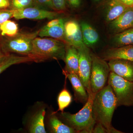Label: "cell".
I'll return each mask as SVG.
<instances>
[{"instance_id": "cell-25", "label": "cell", "mask_w": 133, "mask_h": 133, "mask_svg": "<svg viewBox=\"0 0 133 133\" xmlns=\"http://www.w3.org/2000/svg\"><path fill=\"white\" fill-rule=\"evenodd\" d=\"M33 6L47 10L56 11L52 0H33Z\"/></svg>"}, {"instance_id": "cell-5", "label": "cell", "mask_w": 133, "mask_h": 133, "mask_svg": "<svg viewBox=\"0 0 133 133\" xmlns=\"http://www.w3.org/2000/svg\"><path fill=\"white\" fill-rule=\"evenodd\" d=\"M108 83L115 95L117 107L133 105V82L110 71Z\"/></svg>"}, {"instance_id": "cell-7", "label": "cell", "mask_w": 133, "mask_h": 133, "mask_svg": "<svg viewBox=\"0 0 133 133\" xmlns=\"http://www.w3.org/2000/svg\"><path fill=\"white\" fill-rule=\"evenodd\" d=\"M77 49L79 55L78 75L88 94L92 92L90 85L92 68L91 52L86 45Z\"/></svg>"}, {"instance_id": "cell-35", "label": "cell", "mask_w": 133, "mask_h": 133, "mask_svg": "<svg viewBox=\"0 0 133 133\" xmlns=\"http://www.w3.org/2000/svg\"><path fill=\"white\" fill-rule=\"evenodd\" d=\"M92 1L94 3L98 4V5H99L100 4L102 3L105 0H92Z\"/></svg>"}, {"instance_id": "cell-21", "label": "cell", "mask_w": 133, "mask_h": 133, "mask_svg": "<svg viewBox=\"0 0 133 133\" xmlns=\"http://www.w3.org/2000/svg\"><path fill=\"white\" fill-rule=\"evenodd\" d=\"M51 128L53 133H75L76 131L68 125H65L59 120L55 114H52L49 119Z\"/></svg>"}, {"instance_id": "cell-12", "label": "cell", "mask_w": 133, "mask_h": 133, "mask_svg": "<svg viewBox=\"0 0 133 133\" xmlns=\"http://www.w3.org/2000/svg\"><path fill=\"white\" fill-rule=\"evenodd\" d=\"M133 27V6L127 9L115 20L109 23V30L114 34Z\"/></svg>"}, {"instance_id": "cell-15", "label": "cell", "mask_w": 133, "mask_h": 133, "mask_svg": "<svg viewBox=\"0 0 133 133\" xmlns=\"http://www.w3.org/2000/svg\"><path fill=\"white\" fill-rule=\"evenodd\" d=\"M64 61L65 64L64 73L73 72L78 74L79 55L77 48L66 44Z\"/></svg>"}, {"instance_id": "cell-10", "label": "cell", "mask_w": 133, "mask_h": 133, "mask_svg": "<svg viewBox=\"0 0 133 133\" xmlns=\"http://www.w3.org/2000/svg\"><path fill=\"white\" fill-rule=\"evenodd\" d=\"M110 71L127 80L133 82V61L123 59H114L108 63Z\"/></svg>"}, {"instance_id": "cell-34", "label": "cell", "mask_w": 133, "mask_h": 133, "mask_svg": "<svg viewBox=\"0 0 133 133\" xmlns=\"http://www.w3.org/2000/svg\"><path fill=\"white\" fill-rule=\"evenodd\" d=\"M7 53H5L3 51L2 49L1 48V44H0V61L3 59L5 56H6L8 55Z\"/></svg>"}, {"instance_id": "cell-11", "label": "cell", "mask_w": 133, "mask_h": 133, "mask_svg": "<svg viewBox=\"0 0 133 133\" xmlns=\"http://www.w3.org/2000/svg\"><path fill=\"white\" fill-rule=\"evenodd\" d=\"M99 5L103 9L105 20L109 23L119 16L129 7L121 0H105Z\"/></svg>"}, {"instance_id": "cell-24", "label": "cell", "mask_w": 133, "mask_h": 133, "mask_svg": "<svg viewBox=\"0 0 133 133\" xmlns=\"http://www.w3.org/2000/svg\"><path fill=\"white\" fill-rule=\"evenodd\" d=\"M9 9L14 10L24 9L33 6V0H10Z\"/></svg>"}, {"instance_id": "cell-20", "label": "cell", "mask_w": 133, "mask_h": 133, "mask_svg": "<svg viewBox=\"0 0 133 133\" xmlns=\"http://www.w3.org/2000/svg\"><path fill=\"white\" fill-rule=\"evenodd\" d=\"M45 114V109L37 112L32 119L29 128V132L31 133H45L44 119Z\"/></svg>"}, {"instance_id": "cell-31", "label": "cell", "mask_w": 133, "mask_h": 133, "mask_svg": "<svg viewBox=\"0 0 133 133\" xmlns=\"http://www.w3.org/2000/svg\"><path fill=\"white\" fill-rule=\"evenodd\" d=\"M10 6V0H0V9H7Z\"/></svg>"}, {"instance_id": "cell-36", "label": "cell", "mask_w": 133, "mask_h": 133, "mask_svg": "<svg viewBox=\"0 0 133 133\" xmlns=\"http://www.w3.org/2000/svg\"><path fill=\"white\" fill-rule=\"evenodd\" d=\"M2 36L1 35V32L0 30V42H1V40L2 38Z\"/></svg>"}, {"instance_id": "cell-16", "label": "cell", "mask_w": 133, "mask_h": 133, "mask_svg": "<svg viewBox=\"0 0 133 133\" xmlns=\"http://www.w3.org/2000/svg\"><path fill=\"white\" fill-rule=\"evenodd\" d=\"M83 42L88 48L96 45L99 40L98 33L90 24L83 21L80 24Z\"/></svg>"}, {"instance_id": "cell-13", "label": "cell", "mask_w": 133, "mask_h": 133, "mask_svg": "<svg viewBox=\"0 0 133 133\" xmlns=\"http://www.w3.org/2000/svg\"><path fill=\"white\" fill-rule=\"evenodd\" d=\"M64 74L71 83L75 100L85 104L88 100V94L78 75L73 72L64 73Z\"/></svg>"}, {"instance_id": "cell-19", "label": "cell", "mask_w": 133, "mask_h": 133, "mask_svg": "<svg viewBox=\"0 0 133 133\" xmlns=\"http://www.w3.org/2000/svg\"><path fill=\"white\" fill-rule=\"evenodd\" d=\"M114 47L133 45V27L120 33L114 34L112 38Z\"/></svg>"}, {"instance_id": "cell-29", "label": "cell", "mask_w": 133, "mask_h": 133, "mask_svg": "<svg viewBox=\"0 0 133 133\" xmlns=\"http://www.w3.org/2000/svg\"><path fill=\"white\" fill-rule=\"evenodd\" d=\"M92 133H108V131L102 124L97 122L93 129Z\"/></svg>"}, {"instance_id": "cell-32", "label": "cell", "mask_w": 133, "mask_h": 133, "mask_svg": "<svg viewBox=\"0 0 133 133\" xmlns=\"http://www.w3.org/2000/svg\"><path fill=\"white\" fill-rule=\"evenodd\" d=\"M122 2L128 6H133V0H121Z\"/></svg>"}, {"instance_id": "cell-2", "label": "cell", "mask_w": 133, "mask_h": 133, "mask_svg": "<svg viewBox=\"0 0 133 133\" xmlns=\"http://www.w3.org/2000/svg\"><path fill=\"white\" fill-rule=\"evenodd\" d=\"M66 45L61 40L37 37L33 40L32 51L29 55L35 58L37 62L50 59L64 61Z\"/></svg>"}, {"instance_id": "cell-4", "label": "cell", "mask_w": 133, "mask_h": 133, "mask_svg": "<svg viewBox=\"0 0 133 133\" xmlns=\"http://www.w3.org/2000/svg\"><path fill=\"white\" fill-rule=\"evenodd\" d=\"M40 30L32 32L19 33L12 37H3L0 44L3 51L29 56L31 54L33 40L38 36Z\"/></svg>"}, {"instance_id": "cell-30", "label": "cell", "mask_w": 133, "mask_h": 133, "mask_svg": "<svg viewBox=\"0 0 133 133\" xmlns=\"http://www.w3.org/2000/svg\"><path fill=\"white\" fill-rule=\"evenodd\" d=\"M64 20L65 19H63V18L52 19L51 21L49 22L47 24L45 25V26L47 27H51L56 26V25L60 24L62 21Z\"/></svg>"}, {"instance_id": "cell-3", "label": "cell", "mask_w": 133, "mask_h": 133, "mask_svg": "<svg viewBox=\"0 0 133 133\" xmlns=\"http://www.w3.org/2000/svg\"><path fill=\"white\" fill-rule=\"evenodd\" d=\"M95 94H88L87 102L77 113L71 114L67 112H61L60 116L67 125L74 129L76 133H92L96 123L92 110L93 101Z\"/></svg>"}, {"instance_id": "cell-26", "label": "cell", "mask_w": 133, "mask_h": 133, "mask_svg": "<svg viewBox=\"0 0 133 133\" xmlns=\"http://www.w3.org/2000/svg\"><path fill=\"white\" fill-rule=\"evenodd\" d=\"M15 10L7 9H0V25L10 18L14 17Z\"/></svg>"}, {"instance_id": "cell-18", "label": "cell", "mask_w": 133, "mask_h": 133, "mask_svg": "<svg viewBox=\"0 0 133 133\" xmlns=\"http://www.w3.org/2000/svg\"><path fill=\"white\" fill-rule=\"evenodd\" d=\"M65 22V19L60 24L56 26L51 27L44 26L40 30L38 36L41 37H49L55 39L61 40L65 42L64 24Z\"/></svg>"}, {"instance_id": "cell-22", "label": "cell", "mask_w": 133, "mask_h": 133, "mask_svg": "<svg viewBox=\"0 0 133 133\" xmlns=\"http://www.w3.org/2000/svg\"><path fill=\"white\" fill-rule=\"evenodd\" d=\"M0 30L2 36L12 37L19 33V27L16 23L8 20L0 25Z\"/></svg>"}, {"instance_id": "cell-1", "label": "cell", "mask_w": 133, "mask_h": 133, "mask_svg": "<svg viewBox=\"0 0 133 133\" xmlns=\"http://www.w3.org/2000/svg\"><path fill=\"white\" fill-rule=\"evenodd\" d=\"M117 108L116 97L108 84L95 94L92 102L93 114L96 123L102 124L108 133L112 127V119Z\"/></svg>"}, {"instance_id": "cell-17", "label": "cell", "mask_w": 133, "mask_h": 133, "mask_svg": "<svg viewBox=\"0 0 133 133\" xmlns=\"http://www.w3.org/2000/svg\"><path fill=\"white\" fill-rule=\"evenodd\" d=\"M33 62H36V60L30 55L21 56L9 53L0 61V74L13 65Z\"/></svg>"}, {"instance_id": "cell-9", "label": "cell", "mask_w": 133, "mask_h": 133, "mask_svg": "<svg viewBox=\"0 0 133 133\" xmlns=\"http://www.w3.org/2000/svg\"><path fill=\"white\" fill-rule=\"evenodd\" d=\"M65 42L78 48L85 46L83 42L81 27L77 22L70 20L64 24Z\"/></svg>"}, {"instance_id": "cell-27", "label": "cell", "mask_w": 133, "mask_h": 133, "mask_svg": "<svg viewBox=\"0 0 133 133\" xmlns=\"http://www.w3.org/2000/svg\"><path fill=\"white\" fill-rule=\"evenodd\" d=\"M55 10L59 12H64L67 7L66 0H52Z\"/></svg>"}, {"instance_id": "cell-33", "label": "cell", "mask_w": 133, "mask_h": 133, "mask_svg": "<svg viewBox=\"0 0 133 133\" xmlns=\"http://www.w3.org/2000/svg\"><path fill=\"white\" fill-rule=\"evenodd\" d=\"M123 132L121 131H119L116 129L114 128L113 127H112L108 131V133H123Z\"/></svg>"}, {"instance_id": "cell-23", "label": "cell", "mask_w": 133, "mask_h": 133, "mask_svg": "<svg viewBox=\"0 0 133 133\" xmlns=\"http://www.w3.org/2000/svg\"><path fill=\"white\" fill-rule=\"evenodd\" d=\"M72 101V97L71 94L66 88L64 87L58 94L57 98V103L58 109L57 111L53 114H56L57 112L60 111H64L65 109L68 107L71 104Z\"/></svg>"}, {"instance_id": "cell-6", "label": "cell", "mask_w": 133, "mask_h": 133, "mask_svg": "<svg viewBox=\"0 0 133 133\" xmlns=\"http://www.w3.org/2000/svg\"><path fill=\"white\" fill-rule=\"evenodd\" d=\"M91 71L90 79L91 91L96 94L106 86L110 72L106 60L91 52Z\"/></svg>"}, {"instance_id": "cell-8", "label": "cell", "mask_w": 133, "mask_h": 133, "mask_svg": "<svg viewBox=\"0 0 133 133\" xmlns=\"http://www.w3.org/2000/svg\"><path fill=\"white\" fill-rule=\"evenodd\" d=\"M62 13L63 12L59 11L47 10L31 6L24 9L15 10L14 17L17 20L24 19H52L57 17Z\"/></svg>"}, {"instance_id": "cell-14", "label": "cell", "mask_w": 133, "mask_h": 133, "mask_svg": "<svg viewBox=\"0 0 133 133\" xmlns=\"http://www.w3.org/2000/svg\"><path fill=\"white\" fill-rule=\"evenodd\" d=\"M102 57L106 61L114 59H123L133 61V45L108 49L103 53Z\"/></svg>"}, {"instance_id": "cell-28", "label": "cell", "mask_w": 133, "mask_h": 133, "mask_svg": "<svg viewBox=\"0 0 133 133\" xmlns=\"http://www.w3.org/2000/svg\"><path fill=\"white\" fill-rule=\"evenodd\" d=\"M67 5L73 9L80 8L83 3V0H66Z\"/></svg>"}]
</instances>
